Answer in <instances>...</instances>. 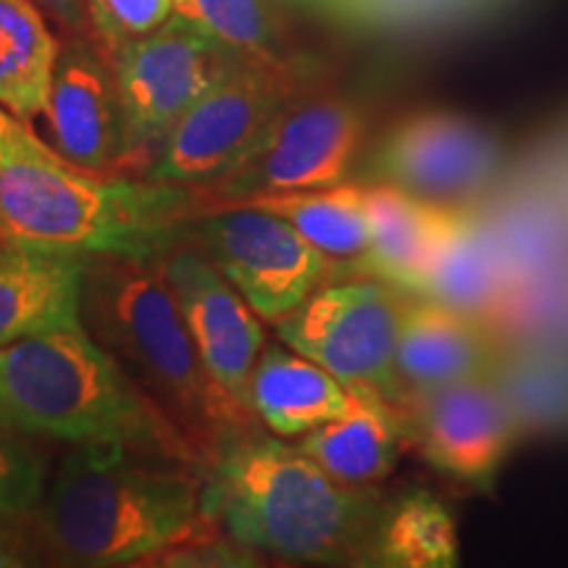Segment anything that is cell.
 <instances>
[{"instance_id": "1", "label": "cell", "mask_w": 568, "mask_h": 568, "mask_svg": "<svg viewBox=\"0 0 568 568\" xmlns=\"http://www.w3.org/2000/svg\"><path fill=\"white\" fill-rule=\"evenodd\" d=\"M203 514L258 556L316 566H372L385 503L345 485L280 435L232 429L203 468Z\"/></svg>"}, {"instance_id": "2", "label": "cell", "mask_w": 568, "mask_h": 568, "mask_svg": "<svg viewBox=\"0 0 568 568\" xmlns=\"http://www.w3.org/2000/svg\"><path fill=\"white\" fill-rule=\"evenodd\" d=\"M32 518L55 558L98 568L148 564L211 527L203 468L122 443L69 445Z\"/></svg>"}, {"instance_id": "3", "label": "cell", "mask_w": 568, "mask_h": 568, "mask_svg": "<svg viewBox=\"0 0 568 568\" xmlns=\"http://www.w3.org/2000/svg\"><path fill=\"white\" fill-rule=\"evenodd\" d=\"M0 426L63 445L122 443L205 468V456L88 326L0 347Z\"/></svg>"}, {"instance_id": "4", "label": "cell", "mask_w": 568, "mask_h": 568, "mask_svg": "<svg viewBox=\"0 0 568 568\" xmlns=\"http://www.w3.org/2000/svg\"><path fill=\"white\" fill-rule=\"evenodd\" d=\"M82 322L134 385L201 447L205 464L219 439L251 424V408L226 395L205 368L155 261L84 258Z\"/></svg>"}, {"instance_id": "5", "label": "cell", "mask_w": 568, "mask_h": 568, "mask_svg": "<svg viewBox=\"0 0 568 568\" xmlns=\"http://www.w3.org/2000/svg\"><path fill=\"white\" fill-rule=\"evenodd\" d=\"M193 190L153 180H103L69 161L0 166V237L48 251L159 261L190 224Z\"/></svg>"}, {"instance_id": "6", "label": "cell", "mask_w": 568, "mask_h": 568, "mask_svg": "<svg viewBox=\"0 0 568 568\" xmlns=\"http://www.w3.org/2000/svg\"><path fill=\"white\" fill-rule=\"evenodd\" d=\"M295 95L282 59H240L176 122L145 176L201 190L216 184L264 138L276 113Z\"/></svg>"}, {"instance_id": "7", "label": "cell", "mask_w": 568, "mask_h": 568, "mask_svg": "<svg viewBox=\"0 0 568 568\" xmlns=\"http://www.w3.org/2000/svg\"><path fill=\"white\" fill-rule=\"evenodd\" d=\"M109 59L124 119L122 161L138 163V155L153 161L176 122L243 55L174 11L159 30L126 42Z\"/></svg>"}, {"instance_id": "8", "label": "cell", "mask_w": 568, "mask_h": 568, "mask_svg": "<svg viewBox=\"0 0 568 568\" xmlns=\"http://www.w3.org/2000/svg\"><path fill=\"white\" fill-rule=\"evenodd\" d=\"M406 297L382 280L316 290L276 322V335L305 358L335 374L347 389H368L400 408L403 385L395 353Z\"/></svg>"}, {"instance_id": "9", "label": "cell", "mask_w": 568, "mask_h": 568, "mask_svg": "<svg viewBox=\"0 0 568 568\" xmlns=\"http://www.w3.org/2000/svg\"><path fill=\"white\" fill-rule=\"evenodd\" d=\"M364 132V113L345 98L293 95L245 159L211 184L209 197L230 205L345 182Z\"/></svg>"}, {"instance_id": "10", "label": "cell", "mask_w": 568, "mask_h": 568, "mask_svg": "<svg viewBox=\"0 0 568 568\" xmlns=\"http://www.w3.org/2000/svg\"><path fill=\"white\" fill-rule=\"evenodd\" d=\"M187 230L255 314L274 324L308 301L332 268L329 255L258 205H222Z\"/></svg>"}, {"instance_id": "11", "label": "cell", "mask_w": 568, "mask_h": 568, "mask_svg": "<svg viewBox=\"0 0 568 568\" xmlns=\"http://www.w3.org/2000/svg\"><path fill=\"white\" fill-rule=\"evenodd\" d=\"M500 145L485 126L456 111H422L397 122L368 159L376 182L422 201L460 205L495 180Z\"/></svg>"}, {"instance_id": "12", "label": "cell", "mask_w": 568, "mask_h": 568, "mask_svg": "<svg viewBox=\"0 0 568 568\" xmlns=\"http://www.w3.org/2000/svg\"><path fill=\"white\" fill-rule=\"evenodd\" d=\"M155 264L180 303L205 368L226 395L251 408V376L266 347L261 316L197 240H180Z\"/></svg>"}, {"instance_id": "13", "label": "cell", "mask_w": 568, "mask_h": 568, "mask_svg": "<svg viewBox=\"0 0 568 568\" xmlns=\"http://www.w3.org/2000/svg\"><path fill=\"white\" fill-rule=\"evenodd\" d=\"M397 410L424 458L468 485H487L518 435L495 374L408 395Z\"/></svg>"}, {"instance_id": "14", "label": "cell", "mask_w": 568, "mask_h": 568, "mask_svg": "<svg viewBox=\"0 0 568 568\" xmlns=\"http://www.w3.org/2000/svg\"><path fill=\"white\" fill-rule=\"evenodd\" d=\"M48 122L71 166L103 174L124 155V119L116 77L90 40L71 42L53 71Z\"/></svg>"}, {"instance_id": "15", "label": "cell", "mask_w": 568, "mask_h": 568, "mask_svg": "<svg viewBox=\"0 0 568 568\" xmlns=\"http://www.w3.org/2000/svg\"><path fill=\"white\" fill-rule=\"evenodd\" d=\"M497 364L495 339L481 318L426 295L403 303L395 368L406 397L489 376Z\"/></svg>"}, {"instance_id": "16", "label": "cell", "mask_w": 568, "mask_h": 568, "mask_svg": "<svg viewBox=\"0 0 568 568\" xmlns=\"http://www.w3.org/2000/svg\"><path fill=\"white\" fill-rule=\"evenodd\" d=\"M84 255L0 243V347L82 326Z\"/></svg>"}, {"instance_id": "17", "label": "cell", "mask_w": 568, "mask_h": 568, "mask_svg": "<svg viewBox=\"0 0 568 568\" xmlns=\"http://www.w3.org/2000/svg\"><path fill=\"white\" fill-rule=\"evenodd\" d=\"M456 209L422 201L387 182L366 187L372 243L361 268L397 290L422 295L432 255Z\"/></svg>"}, {"instance_id": "18", "label": "cell", "mask_w": 568, "mask_h": 568, "mask_svg": "<svg viewBox=\"0 0 568 568\" xmlns=\"http://www.w3.org/2000/svg\"><path fill=\"white\" fill-rule=\"evenodd\" d=\"M403 418L387 397L353 389L351 406L305 432L301 450L326 474L353 487H374L389 477L400 456Z\"/></svg>"}, {"instance_id": "19", "label": "cell", "mask_w": 568, "mask_h": 568, "mask_svg": "<svg viewBox=\"0 0 568 568\" xmlns=\"http://www.w3.org/2000/svg\"><path fill=\"white\" fill-rule=\"evenodd\" d=\"M353 389L293 347L266 345L251 376V408L274 435L303 437L343 414Z\"/></svg>"}, {"instance_id": "20", "label": "cell", "mask_w": 568, "mask_h": 568, "mask_svg": "<svg viewBox=\"0 0 568 568\" xmlns=\"http://www.w3.org/2000/svg\"><path fill=\"white\" fill-rule=\"evenodd\" d=\"M508 282L500 245L471 211L458 205L432 255L422 295L487 322L503 311Z\"/></svg>"}, {"instance_id": "21", "label": "cell", "mask_w": 568, "mask_h": 568, "mask_svg": "<svg viewBox=\"0 0 568 568\" xmlns=\"http://www.w3.org/2000/svg\"><path fill=\"white\" fill-rule=\"evenodd\" d=\"M61 45L34 0H0V105L45 116Z\"/></svg>"}, {"instance_id": "22", "label": "cell", "mask_w": 568, "mask_h": 568, "mask_svg": "<svg viewBox=\"0 0 568 568\" xmlns=\"http://www.w3.org/2000/svg\"><path fill=\"white\" fill-rule=\"evenodd\" d=\"M243 203L282 216L329 258L361 264L372 243L366 187H358V184L339 182L332 187L261 195Z\"/></svg>"}, {"instance_id": "23", "label": "cell", "mask_w": 568, "mask_h": 568, "mask_svg": "<svg viewBox=\"0 0 568 568\" xmlns=\"http://www.w3.org/2000/svg\"><path fill=\"white\" fill-rule=\"evenodd\" d=\"M458 564V537L450 510L435 495L416 489L385 506L372 566L450 568Z\"/></svg>"}, {"instance_id": "24", "label": "cell", "mask_w": 568, "mask_h": 568, "mask_svg": "<svg viewBox=\"0 0 568 568\" xmlns=\"http://www.w3.org/2000/svg\"><path fill=\"white\" fill-rule=\"evenodd\" d=\"M176 13L245 59H280L282 32L266 0H180Z\"/></svg>"}, {"instance_id": "25", "label": "cell", "mask_w": 568, "mask_h": 568, "mask_svg": "<svg viewBox=\"0 0 568 568\" xmlns=\"http://www.w3.org/2000/svg\"><path fill=\"white\" fill-rule=\"evenodd\" d=\"M30 437L0 426V518H27L38 510L48 485L45 458Z\"/></svg>"}, {"instance_id": "26", "label": "cell", "mask_w": 568, "mask_h": 568, "mask_svg": "<svg viewBox=\"0 0 568 568\" xmlns=\"http://www.w3.org/2000/svg\"><path fill=\"white\" fill-rule=\"evenodd\" d=\"M180 0H88L92 32L103 42L105 55L126 42L145 38L176 11Z\"/></svg>"}, {"instance_id": "27", "label": "cell", "mask_w": 568, "mask_h": 568, "mask_svg": "<svg viewBox=\"0 0 568 568\" xmlns=\"http://www.w3.org/2000/svg\"><path fill=\"white\" fill-rule=\"evenodd\" d=\"M219 527H205L197 531L195 537L176 542L172 548L161 550L159 556L148 564L153 566H182V568H209V566H226V568H240V566H261L258 552L245 548V545L234 542L232 537H219Z\"/></svg>"}, {"instance_id": "28", "label": "cell", "mask_w": 568, "mask_h": 568, "mask_svg": "<svg viewBox=\"0 0 568 568\" xmlns=\"http://www.w3.org/2000/svg\"><path fill=\"white\" fill-rule=\"evenodd\" d=\"M24 159L67 161L59 151L45 145V142L30 130L27 119H21L13 111L6 109V105H0V166Z\"/></svg>"}, {"instance_id": "29", "label": "cell", "mask_w": 568, "mask_h": 568, "mask_svg": "<svg viewBox=\"0 0 568 568\" xmlns=\"http://www.w3.org/2000/svg\"><path fill=\"white\" fill-rule=\"evenodd\" d=\"M34 3L77 40H88V32L92 30L88 0H34Z\"/></svg>"}, {"instance_id": "30", "label": "cell", "mask_w": 568, "mask_h": 568, "mask_svg": "<svg viewBox=\"0 0 568 568\" xmlns=\"http://www.w3.org/2000/svg\"><path fill=\"white\" fill-rule=\"evenodd\" d=\"M32 552L27 550L24 537L11 527L9 518H0V568L30 566Z\"/></svg>"}, {"instance_id": "31", "label": "cell", "mask_w": 568, "mask_h": 568, "mask_svg": "<svg viewBox=\"0 0 568 568\" xmlns=\"http://www.w3.org/2000/svg\"><path fill=\"white\" fill-rule=\"evenodd\" d=\"M297 3H308V0H297Z\"/></svg>"}, {"instance_id": "32", "label": "cell", "mask_w": 568, "mask_h": 568, "mask_svg": "<svg viewBox=\"0 0 568 568\" xmlns=\"http://www.w3.org/2000/svg\"><path fill=\"white\" fill-rule=\"evenodd\" d=\"M0 243H3V237H0Z\"/></svg>"}]
</instances>
